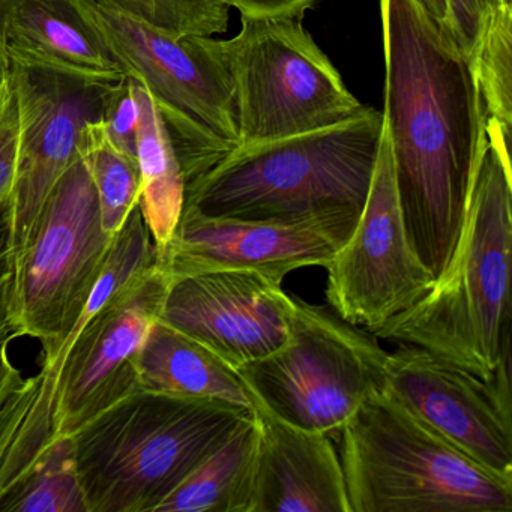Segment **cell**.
Instances as JSON below:
<instances>
[{"label": "cell", "mask_w": 512, "mask_h": 512, "mask_svg": "<svg viewBox=\"0 0 512 512\" xmlns=\"http://www.w3.org/2000/svg\"><path fill=\"white\" fill-rule=\"evenodd\" d=\"M383 125L410 244L434 280L454 253L485 125L469 59L416 0H380Z\"/></svg>", "instance_id": "obj_1"}, {"label": "cell", "mask_w": 512, "mask_h": 512, "mask_svg": "<svg viewBox=\"0 0 512 512\" xmlns=\"http://www.w3.org/2000/svg\"><path fill=\"white\" fill-rule=\"evenodd\" d=\"M125 76L148 88L191 182L238 148L235 100L212 37L176 35L113 4L83 0Z\"/></svg>", "instance_id": "obj_7"}, {"label": "cell", "mask_w": 512, "mask_h": 512, "mask_svg": "<svg viewBox=\"0 0 512 512\" xmlns=\"http://www.w3.org/2000/svg\"><path fill=\"white\" fill-rule=\"evenodd\" d=\"M254 415L215 398L127 395L71 436L88 512H155Z\"/></svg>", "instance_id": "obj_4"}, {"label": "cell", "mask_w": 512, "mask_h": 512, "mask_svg": "<svg viewBox=\"0 0 512 512\" xmlns=\"http://www.w3.org/2000/svg\"><path fill=\"white\" fill-rule=\"evenodd\" d=\"M359 211L298 220L208 217L184 206L178 229L157 262L169 283L220 271H245L283 283L295 269L326 268L355 229Z\"/></svg>", "instance_id": "obj_13"}, {"label": "cell", "mask_w": 512, "mask_h": 512, "mask_svg": "<svg viewBox=\"0 0 512 512\" xmlns=\"http://www.w3.org/2000/svg\"><path fill=\"white\" fill-rule=\"evenodd\" d=\"M169 280L139 205L116 233L91 298L67 335L43 350L41 371L0 403V497L50 443L139 391L137 356L160 319Z\"/></svg>", "instance_id": "obj_2"}, {"label": "cell", "mask_w": 512, "mask_h": 512, "mask_svg": "<svg viewBox=\"0 0 512 512\" xmlns=\"http://www.w3.org/2000/svg\"><path fill=\"white\" fill-rule=\"evenodd\" d=\"M0 37L16 67L94 86L127 77L83 0H0Z\"/></svg>", "instance_id": "obj_17"}, {"label": "cell", "mask_w": 512, "mask_h": 512, "mask_svg": "<svg viewBox=\"0 0 512 512\" xmlns=\"http://www.w3.org/2000/svg\"><path fill=\"white\" fill-rule=\"evenodd\" d=\"M10 74V56H8L7 49H5L4 41H2V37H0V85H2V83L5 82V80L10 79Z\"/></svg>", "instance_id": "obj_32"}, {"label": "cell", "mask_w": 512, "mask_h": 512, "mask_svg": "<svg viewBox=\"0 0 512 512\" xmlns=\"http://www.w3.org/2000/svg\"><path fill=\"white\" fill-rule=\"evenodd\" d=\"M131 82L139 107L137 161L142 178L139 208L158 259L163 256L181 221L187 181L154 97L142 83L134 79Z\"/></svg>", "instance_id": "obj_19"}, {"label": "cell", "mask_w": 512, "mask_h": 512, "mask_svg": "<svg viewBox=\"0 0 512 512\" xmlns=\"http://www.w3.org/2000/svg\"><path fill=\"white\" fill-rule=\"evenodd\" d=\"M338 440L350 512L512 511V481L443 439L385 385Z\"/></svg>", "instance_id": "obj_6"}, {"label": "cell", "mask_w": 512, "mask_h": 512, "mask_svg": "<svg viewBox=\"0 0 512 512\" xmlns=\"http://www.w3.org/2000/svg\"><path fill=\"white\" fill-rule=\"evenodd\" d=\"M14 335L0 338V403L23 382L22 371L14 367L10 358V343Z\"/></svg>", "instance_id": "obj_30"}, {"label": "cell", "mask_w": 512, "mask_h": 512, "mask_svg": "<svg viewBox=\"0 0 512 512\" xmlns=\"http://www.w3.org/2000/svg\"><path fill=\"white\" fill-rule=\"evenodd\" d=\"M229 8H235L241 17L262 19V17H296L302 19L317 0H221Z\"/></svg>", "instance_id": "obj_29"}, {"label": "cell", "mask_w": 512, "mask_h": 512, "mask_svg": "<svg viewBox=\"0 0 512 512\" xmlns=\"http://www.w3.org/2000/svg\"><path fill=\"white\" fill-rule=\"evenodd\" d=\"M122 10L176 35L214 37L229 26L230 8L221 0H112Z\"/></svg>", "instance_id": "obj_24"}, {"label": "cell", "mask_w": 512, "mask_h": 512, "mask_svg": "<svg viewBox=\"0 0 512 512\" xmlns=\"http://www.w3.org/2000/svg\"><path fill=\"white\" fill-rule=\"evenodd\" d=\"M325 269L329 307L370 332L409 310L436 281L407 235L385 125L364 208Z\"/></svg>", "instance_id": "obj_11"}, {"label": "cell", "mask_w": 512, "mask_h": 512, "mask_svg": "<svg viewBox=\"0 0 512 512\" xmlns=\"http://www.w3.org/2000/svg\"><path fill=\"white\" fill-rule=\"evenodd\" d=\"M101 121L113 142L122 151L137 158L139 107L130 77L101 88Z\"/></svg>", "instance_id": "obj_25"}, {"label": "cell", "mask_w": 512, "mask_h": 512, "mask_svg": "<svg viewBox=\"0 0 512 512\" xmlns=\"http://www.w3.org/2000/svg\"><path fill=\"white\" fill-rule=\"evenodd\" d=\"M14 254L11 242L10 199L0 205V338L14 335L13 325Z\"/></svg>", "instance_id": "obj_28"}, {"label": "cell", "mask_w": 512, "mask_h": 512, "mask_svg": "<svg viewBox=\"0 0 512 512\" xmlns=\"http://www.w3.org/2000/svg\"><path fill=\"white\" fill-rule=\"evenodd\" d=\"M416 4L422 8L425 14L440 28L451 34V22H449L448 0H416Z\"/></svg>", "instance_id": "obj_31"}, {"label": "cell", "mask_w": 512, "mask_h": 512, "mask_svg": "<svg viewBox=\"0 0 512 512\" xmlns=\"http://www.w3.org/2000/svg\"><path fill=\"white\" fill-rule=\"evenodd\" d=\"M80 152L97 191L101 226L115 238L140 202L139 161L113 142L101 118L83 128Z\"/></svg>", "instance_id": "obj_22"}, {"label": "cell", "mask_w": 512, "mask_h": 512, "mask_svg": "<svg viewBox=\"0 0 512 512\" xmlns=\"http://www.w3.org/2000/svg\"><path fill=\"white\" fill-rule=\"evenodd\" d=\"M512 169L485 142L454 253L433 287L371 334L482 379L511 355Z\"/></svg>", "instance_id": "obj_3"}, {"label": "cell", "mask_w": 512, "mask_h": 512, "mask_svg": "<svg viewBox=\"0 0 512 512\" xmlns=\"http://www.w3.org/2000/svg\"><path fill=\"white\" fill-rule=\"evenodd\" d=\"M259 425L250 512H350L332 437L256 407Z\"/></svg>", "instance_id": "obj_16"}, {"label": "cell", "mask_w": 512, "mask_h": 512, "mask_svg": "<svg viewBox=\"0 0 512 512\" xmlns=\"http://www.w3.org/2000/svg\"><path fill=\"white\" fill-rule=\"evenodd\" d=\"M20 115L19 157L10 196L13 254L25 244L47 197L80 154V136L101 118V88L11 65Z\"/></svg>", "instance_id": "obj_14"}, {"label": "cell", "mask_w": 512, "mask_h": 512, "mask_svg": "<svg viewBox=\"0 0 512 512\" xmlns=\"http://www.w3.org/2000/svg\"><path fill=\"white\" fill-rule=\"evenodd\" d=\"M113 241L101 226L97 191L80 152L14 254L17 335L40 340L43 350L58 344L91 298Z\"/></svg>", "instance_id": "obj_10"}, {"label": "cell", "mask_w": 512, "mask_h": 512, "mask_svg": "<svg viewBox=\"0 0 512 512\" xmlns=\"http://www.w3.org/2000/svg\"><path fill=\"white\" fill-rule=\"evenodd\" d=\"M386 358L367 329L292 296L286 343L236 373L256 407L338 439L362 401L383 385Z\"/></svg>", "instance_id": "obj_9"}, {"label": "cell", "mask_w": 512, "mask_h": 512, "mask_svg": "<svg viewBox=\"0 0 512 512\" xmlns=\"http://www.w3.org/2000/svg\"><path fill=\"white\" fill-rule=\"evenodd\" d=\"M290 310L283 283L256 272L220 271L170 283L160 320L238 371L286 343Z\"/></svg>", "instance_id": "obj_15"}, {"label": "cell", "mask_w": 512, "mask_h": 512, "mask_svg": "<svg viewBox=\"0 0 512 512\" xmlns=\"http://www.w3.org/2000/svg\"><path fill=\"white\" fill-rule=\"evenodd\" d=\"M482 115L485 137L511 161L512 134V0L497 7L470 61Z\"/></svg>", "instance_id": "obj_21"}, {"label": "cell", "mask_w": 512, "mask_h": 512, "mask_svg": "<svg viewBox=\"0 0 512 512\" xmlns=\"http://www.w3.org/2000/svg\"><path fill=\"white\" fill-rule=\"evenodd\" d=\"M383 385L467 457L512 481L511 355L482 379L406 344L388 353Z\"/></svg>", "instance_id": "obj_12"}, {"label": "cell", "mask_w": 512, "mask_h": 512, "mask_svg": "<svg viewBox=\"0 0 512 512\" xmlns=\"http://www.w3.org/2000/svg\"><path fill=\"white\" fill-rule=\"evenodd\" d=\"M383 133V113L368 107L334 127L238 146L188 182L185 205L208 217L298 220L362 211Z\"/></svg>", "instance_id": "obj_5"}, {"label": "cell", "mask_w": 512, "mask_h": 512, "mask_svg": "<svg viewBox=\"0 0 512 512\" xmlns=\"http://www.w3.org/2000/svg\"><path fill=\"white\" fill-rule=\"evenodd\" d=\"M20 115L11 79L0 85V205L10 199L19 157Z\"/></svg>", "instance_id": "obj_26"}, {"label": "cell", "mask_w": 512, "mask_h": 512, "mask_svg": "<svg viewBox=\"0 0 512 512\" xmlns=\"http://www.w3.org/2000/svg\"><path fill=\"white\" fill-rule=\"evenodd\" d=\"M212 47L229 74L239 145L334 127L367 112L296 17H241Z\"/></svg>", "instance_id": "obj_8"}, {"label": "cell", "mask_w": 512, "mask_h": 512, "mask_svg": "<svg viewBox=\"0 0 512 512\" xmlns=\"http://www.w3.org/2000/svg\"><path fill=\"white\" fill-rule=\"evenodd\" d=\"M0 512H88L73 437H61L0 497Z\"/></svg>", "instance_id": "obj_23"}, {"label": "cell", "mask_w": 512, "mask_h": 512, "mask_svg": "<svg viewBox=\"0 0 512 512\" xmlns=\"http://www.w3.org/2000/svg\"><path fill=\"white\" fill-rule=\"evenodd\" d=\"M259 425L256 415L236 428L155 512H250Z\"/></svg>", "instance_id": "obj_20"}, {"label": "cell", "mask_w": 512, "mask_h": 512, "mask_svg": "<svg viewBox=\"0 0 512 512\" xmlns=\"http://www.w3.org/2000/svg\"><path fill=\"white\" fill-rule=\"evenodd\" d=\"M505 0H448L451 35L469 62L494 11Z\"/></svg>", "instance_id": "obj_27"}, {"label": "cell", "mask_w": 512, "mask_h": 512, "mask_svg": "<svg viewBox=\"0 0 512 512\" xmlns=\"http://www.w3.org/2000/svg\"><path fill=\"white\" fill-rule=\"evenodd\" d=\"M140 389L176 397L215 398L256 409L235 370L184 332L157 319L137 356Z\"/></svg>", "instance_id": "obj_18"}]
</instances>
